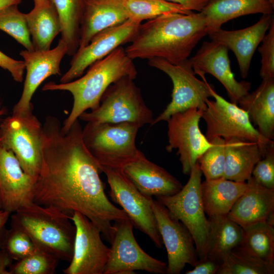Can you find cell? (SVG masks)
Returning a JSON list of instances; mask_svg holds the SVG:
<instances>
[{
  "mask_svg": "<svg viewBox=\"0 0 274 274\" xmlns=\"http://www.w3.org/2000/svg\"><path fill=\"white\" fill-rule=\"evenodd\" d=\"M71 218L55 207L31 202L11 214V226L25 232L36 247L70 262L76 232Z\"/></svg>",
  "mask_w": 274,
  "mask_h": 274,
  "instance_id": "277c9868",
  "label": "cell"
},
{
  "mask_svg": "<svg viewBox=\"0 0 274 274\" xmlns=\"http://www.w3.org/2000/svg\"><path fill=\"white\" fill-rule=\"evenodd\" d=\"M220 266V262L209 256L199 259L194 268L186 271V274H217Z\"/></svg>",
  "mask_w": 274,
  "mask_h": 274,
  "instance_id": "60d3db41",
  "label": "cell"
},
{
  "mask_svg": "<svg viewBox=\"0 0 274 274\" xmlns=\"http://www.w3.org/2000/svg\"><path fill=\"white\" fill-rule=\"evenodd\" d=\"M250 120L264 138L274 139V78L262 80L258 88L238 102Z\"/></svg>",
  "mask_w": 274,
  "mask_h": 274,
  "instance_id": "cb8c5ba5",
  "label": "cell"
},
{
  "mask_svg": "<svg viewBox=\"0 0 274 274\" xmlns=\"http://www.w3.org/2000/svg\"><path fill=\"white\" fill-rule=\"evenodd\" d=\"M202 175L197 162L191 170L187 183L179 192L171 195L156 197L189 230L199 259L205 257L209 226L201 194Z\"/></svg>",
  "mask_w": 274,
  "mask_h": 274,
  "instance_id": "30bf717a",
  "label": "cell"
},
{
  "mask_svg": "<svg viewBox=\"0 0 274 274\" xmlns=\"http://www.w3.org/2000/svg\"><path fill=\"white\" fill-rule=\"evenodd\" d=\"M137 74L133 59L127 55L125 48L120 46L94 62L79 79L65 83L50 82L42 90L67 91L72 94L73 107L62 125V130L66 132L83 113L98 107L103 94L111 84L125 77L134 80Z\"/></svg>",
  "mask_w": 274,
  "mask_h": 274,
  "instance_id": "3957f363",
  "label": "cell"
},
{
  "mask_svg": "<svg viewBox=\"0 0 274 274\" xmlns=\"http://www.w3.org/2000/svg\"><path fill=\"white\" fill-rule=\"evenodd\" d=\"M11 213L3 210H0V248L3 235L6 231V225L10 218Z\"/></svg>",
  "mask_w": 274,
  "mask_h": 274,
  "instance_id": "ee69618b",
  "label": "cell"
},
{
  "mask_svg": "<svg viewBox=\"0 0 274 274\" xmlns=\"http://www.w3.org/2000/svg\"><path fill=\"white\" fill-rule=\"evenodd\" d=\"M101 169L107 176L112 200L122 207L133 226L161 248L163 242L152 207V197L141 193L122 169L101 167Z\"/></svg>",
  "mask_w": 274,
  "mask_h": 274,
  "instance_id": "8fae6325",
  "label": "cell"
},
{
  "mask_svg": "<svg viewBox=\"0 0 274 274\" xmlns=\"http://www.w3.org/2000/svg\"><path fill=\"white\" fill-rule=\"evenodd\" d=\"M141 23L128 19L96 34L86 46L78 49L73 56L70 67L61 77L60 83H67L80 77L94 62L122 45L130 43Z\"/></svg>",
  "mask_w": 274,
  "mask_h": 274,
  "instance_id": "2e32d148",
  "label": "cell"
},
{
  "mask_svg": "<svg viewBox=\"0 0 274 274\" xmlns=\"http://www.w3.org/2000/svg\"><path fill=\"white\" fill-rule=\"evenodd\" d=\"M247 185V182H237L223 177L201 182V194L206 214L208 217L227 215Z\"/></svg>",
  "mask_w": 274,
  "mask_h": 274,
  "instance_id": "4316f807",
  "label": "cell"
},
{
  "mask_svg": "<svg viewBox=\"0 0 274 274\" xmlns=\"http://www.w3.org/2000/svg\"><path fill=\"white\" fill-rule=\"evenodd\" d=\"M243 229V239L238 247L266 262L274 264V225L261 222Z\"/></svg>",
  "mask_w": 274,
  "mask_h": 274,
  "instance_id": "f546056e",
  "label": "cell"
},
{
  "mask_svg": "<svg viewBox=\"0 0 274 274\" xmlns=\"http://www.w3.org/2000/svg\"><path fill=\"white\" fill-rule=\"evenodd\" d=\"M203 110L195 108L172 115L167 122L168 152L177 149L182 171L189 175L199 158L210 147V143L199 128Z\"/></svg>",
  "mask_w": 274,
  "mask_h": 274,
  "instance_id": "4fadbf2b",
  "label": "cell"
},
{
  "mask_svg": "<svg viewBox=\"0 0 274 274\" xmlns=\"http://www.w3.org/2000/svg\"><path fill=\"white\" fill-rule=\"evenodd\" d=\"M273 19L272 14H264L256 23L246 28L235 30H226L221 28L209 35L212 41L225 46L233 52L243 78L248 76L254 52Z\"/></svg>",
  "mask_w": 274,
  "mask_h": 274,
  "instance_id": "44dd1931",
  "label": "cell"
},
{
  "mask_svg": "<svg viewBox=\"0 0 274 274\" xmlns=\"http://www.w3.org/2000/svg\"><path fill=\"white\" fill-rule=\"evenodd\" d=\"M270 3L274 5V0H268Z\"/></svg>",
  "mask_w": 274,
  "mask_h": 274,
  "instance_id": "7dc6e473",
  "label": "cell"
},
{
  "mask_svg": "<svg viewBox=\"0 0 274 274\" xmlns=\"http://www.w3.org/2000/svg\"><path fill=\"white\" fill-rule=\"evenodd\" d=\"M2 210V204H1V200H0V210Z\"/></svg>",
  "mask_w": 274,
  "mask_h": 274,
  "instance_id": "c3c4849f",
  "label": "cell"
},
{
  "mask_svg": "<svg viewBox=\"0 0 274 274\" xmlns=\"http://www.w3.org/2000/svg\"><path fill=\"white\" fill-rule=\"evenodd\" d=\"M179 4L185 9L192 11L201 12L209 0H164Z\"/></svg>",
  "mask_w": 274,
  "mask_h": 274,
  "instance_id": "b9f144b4",
  "label": "cell"
},
{
  "mask_svg": "<svg viewBox=\"0 0 274 274\" xmlns=\"http://www.w3.org/2000/svg\"><path fill=\"white\" fill-rule=\"evenodd\" d=\"M217 274H273L274 264L266 262L237 247L226 254Z\"/></svg>",
  "mask_w": 274,
  "mask_h": 274,
  "instance_id": "1f68e13d",
  "label": "cell"
},
{
  "mask_svg": "<svg viewBox=\"0 0 274 274\" xmlns=\"http://www.w3.org/2000/svg\"><path fill=\"white\" fill-rule=\"evenodd\" d=\"M110 253L103 274H131L141 270L166 273L167 264L145 252L137 243L129 219L114 222Z\"/></svg>",
  "mask_w": 274,
  "mask_h": 274,
  "instance_id": "7c38bea8",
  "label": "cell"
},
{
  "mask_svg": "<svg viewBox=\"0 0 274 274\" xmlns=\"http://www.w3.org/2000/svg\"><path fill=\"white\" fill-rule=\"evenodd\" d=\"M141 127L130 122H87L82 128V139L100 167L122 169L143 154L135 144Z\"/></svg>",
  "mask_w": 274,
  "mask_h": 274,
  "instance_id": "5b68a950",
  "label": "cell"
},
{
  "mask_svg": "<svg viewBox=\"0 0 274 274\" xmlns=\"http://www.w3.org/2000/svg\"><path fill=\"white\" fill-rule=\"evenodd\" d=\"M225 168L223 177L237 182H246L253 169L264 156L259 144L255 142L231 138L225 140Z\"/></svg>",
  "mask_w": 274,
  "mask_h": 274,
  "instance_id": "484cf974",
  "label": "cell"
},
{
  "mask_svg": "<svg viewBox=\"0 0 274 274\" xmlns=\"http://www.w3.org/2000/svg\"><path fill=\"white\" fill-rule=\"evenodd\" d=\"M0 29L12 37L26 50H34L25 14L19 10L18 5L0 11Z\"/></svg>",
  "mask_w": 274,
  "mask_h": 274,
  "instance_id": "836d02e7",
  "label": "cell"
},
{
  "mask_svg": "<svg viewBox=\"0 0 274 274\" xmlns=\"http://www.w3.org/2000/svg\"><path fill=\"white\" fill-rule=\"evenodd\" d=\"M273 8L268 0H209L200 12L209 35L230 20L250 14H271Z\"/></svg>",
  "mask_w": 274,
  "mask_h": 274,
  "instance_id": "d4e9b609",
  "label": "cell"
},
{
  "mask_svg": "<svg viewBox=\"0 0 274 274\" xmlns=\"http://www.w3.org/2000/svg\"><path fill=\"white\" fill-rule=\"evenodd\" d=\"M12 262L11 258L0 248V274H10L9 269Z\"/></svg>",
  "mask_w": 274,
  "mask_h": 274,
  "instance_id": "7bdbcfd3",
  "label": "cell"
},
{
  "mask_svg": "<svg viewBox=\"0 0 274 274\" xmlns=\"http://www.w3.org/2000/svg\"><path fill=\"white\" fill-rule=\"evenodd\" d=\"M213 145L199 158L197 162L206 180L223 177L225 168V143L224 139L216 138Z\"/></svg>",
  "mask_w": 274,
  "mask_h": 274,
  "instance_id": "d590c367",
  "label": "cell"
},
{
  "mask_svg": "<svg viewBox=\"0 0 274 274\" xmlns=\"http://www.w3.org/2000/svg\"><path fill=\"white\" fill-rule=\"evenodd\" d=\"M67 54V47L60 39L52 49L45 51L22 50L20 55L24 59L26 75L21 97L14 106L13 113H19L33 108L32 97L37 89L48 77L60 75V62Z\"/></svg>",
  "mask_w": 274,
  "mask_h": 274,
  "instance_id": "ac0fdd59",
  "label": "cell"
},
{
  "mask_svg": "<svg viewBox=\"0 0 274 274\" xmlns=\"http://www.w3.org/2000/svg\"><path fill=\"white\" fill-rule=\"evenodd\" d=\"M32 109L13 113L0 126V145L12 151L26 174L36 180L42 159L43 125Z\"/></svg>",
  "mask_w": 274,
  "mask_h": 274,
  "instance_id": "52a82bcc",
  "label": "cell"
},
{
  "mask_svg": "<svg viewBox=\"0 0 274 274\" xmlns=\"http://www.w3.org/2000/svg\"><path fill=\"white\" fill-rule=\"evenodd\" d=\"M149 65L167 75L173 85L172 100L164 111L153 121L151 126L167 121L177 113L195 108L204 111L206 101L211 96L212 86L206 79L200 80L195 74L188 59L177 64L171 63L158 57L148 59Z\"/></svg>",
  "mask_w": 274,
  "mask_h": 274,
  "instance_id": "ba28073f",
  "label": "cell"
},
{
  "mask_svg": "<svg viewBox=\"0 0 274 274\" xmlns=\"http://www.w3.org/2000/svg\"><path fill=\"white\" fill-rule=\"evenodd\" d=\"M152 207L167 251L166 273L179 274L186 264L194 266L199 258L189 230L157 200L152 199Z\"/></svg>",
  "mask_w": 274,
  "mask_h": 274,
  "instance_id": "9a60e30c",
  "label": "cell"
},
{
  "mask_svg": "<svg viewBox=\"0 0 274 274\" xmlns=\"http://www.w3.org/2000/svg\"><path fill=\"white\" fill-rule=\"evenodd\" d=\"M128 19L124 0H83L78 49L97 33Z\"/></svg>",
  "mask_w": 274,
  "mask_h": 274,
  "instance_id": "603a6c76",
  "label": "cell"
},
{
  "mask_svg": "<svg viewBox=\"0 0 274 274\" xmlns=\"http://www.w3.org/2000/svg\"><path fill=\"white\" fill-rule=\"evenodd\" d=\"M49 0H33L34 4H39L43 2H47Z\"/></svg>",
  "mask_w": 274,
  "mask_h": 274,
  "instance_id": "bcb514c9",
  "label": "cell"
},
{
  "mask_svg": "<svg viewBox=\"0 0 274 274\" xmlns=\"http://www.w3.org/2000/svg\"><path fill=\"white\" fill-rule=\"evenodd\" d=\"M58 13L61 39L67 47V54L73 56L79 48L83 0H51Z\"/></svg>",
  "mask_w": 274,
  "mask_h": 274,
  "instance_id": "4dcf8cb0",
  "label": "cell"
},
{
  "mask_svg": "<svg viewBox=\"0 0 274 274\" xmlns=\"http://www.w3.org/2000/svg\"><path fill=\"white\" fill-rule=\"evenodd\" d=\"M71 219L76 229L74 252L64 274H103L110 253L101 238L99 228L83 214L76 212Z\"/></svg>",
  "mask_w": 274,
  "mask_h": 274,
  "instance_id": "5bb4252c",
  "label": "cell"
},
{
  "mask_svg": "<svg viewBox=\"0 0 274 274\" xmlns=\"http://www.w3.org/2000/svg\"><path fill=\"white\" fill-rule=\"evenodd\" d=\"M22 0H0V11L12 5H18Z\"/></svg>",
  "mask_w": 274,
  "mask_h": 274,
  "instance_id": "f6af8a7d",
  "label": "cell"
},
{
  "mask_svg": "<svg viewBox=\"0 0 274 274\" xmlns=\"http://www.w3.org/2000/svg\"><path fill=\"white\" fill-rule=\"evenodd\" d=\"M36 180L26 174L14 153L0 145V200L11 214L33 202Z\"/></svg>",
  "mask_w": 274,
  "mask_h": 274,
  "instance_id": "d6986e66",
  "label": "cell"
},
{
  "mask_svg": "<svg viewBox=\"0 0 274 274\" xmlns=\"http://www.w3.org/2000/svg\"><path fill=\"white\" fill-rule=\"evenodd\" d=\"M101 172L84 145L79 119L64 132L56 117H46L42 164L35 183L33 202L55 207L71 217L76 212L83 214L111 243L112 222L129 218L109 200L99 176Z\"/></svg>",
  "mask_w": 274,
  "mask_h": 274,
  "instance_id": "6da1fadb",
  "label": "cell"
},
{
  "mask_svg": "<svg viewBox=\"0 0 274 274\" xmlns=\"http://www.w3.org/2000/svg\"><path fill=\"white\" fill-rule=\"evenodd\" d=\"M247 187L237 199L227 216L243 228L267 222L274 225V189L264 187L251 176Z\"/></svg>",
  "mask_w": 274,
  "mask_h": 274,
  "instance_id": "ffe728a7",
  "label": "cell"
},
{
  "mask_svg": "<svg viewBox=\"0 0 274 274\" xmlns=\"http://www.w3.org/2000/svg\"><path fill=\"white\" fill-rule=\"evenodd\" d=\"M1 248L12 260L17 261L32 253L37 247L25 232L11 226L4 233Z\"/></svg>",
  "mask_w": 274,
  "mask_h": 274,
  "instance_id": "8d00e7d4",
  "label": "cell"
},
{
  "mask_svg": "<svg viewBox=\"0 0 274 274\" xmlns=\"http://www.w3.org/2000/svg\"><path fill=\"white\" fill-rule=\"evenodd\" d=\"M128 19L141 23L169 13H192L182 6L164 0H124Z\"/></svg>",
  "mask_w": 274,
  "mask_h": 274,
  "instance_id": "d6a6232c",
  "label": "cell"
},
{
  "mask_svg": "<svg viewBox=\"0 0 274 274\" xmlns=\"http://www.w3.org/2000/svg\"><path fill=\"white\" fill-rule=\"evenodd\" d=\"M122 170L138 190L148 197L173 195L183 187L177 178L144 154Z\"/></svg>",
  "mask_w": 274,
  "mask_h": 274,
  "instance_id": "7402d4cb",
  "label": "cell"
},
{
  "mask_svg": "<svg viewBox=\"0 0 274 274\" xmlns=\"http://www.w3.org/2000/svg\"><path fill=\"white\" fill-rule=\"evenodd\" d=\"M208 220L205 256L215 259L220 263L226 254L240 245L244 229L227 215L208 217Z\"/></svg>",
  "mask_w": 274,
  "mask_h": 274,
  "instance_id": "f1b7e54d",
  "label": "cell"
},
{
  "mask_svg": "<svg viewBox=\"0 0 274 274\" xmlns=\"http://www.w3.org/2000/svg\"><path fill=\"white\" fill-rule=\"evenodd\" d=\"M59 259L52 254L36 248L30 254L11 264L10 274H53Z\"/></svg>",
  "mask_w": 274,
  "mask_h": 274,
  "instance_id": "e575fe53",
  "label": "cell"
},
{
  "mask_svg": "<svg viewBox=\"0 0 274 274\" xmlns=\"http://www.w3.org/2000/svg\"><path fill=\"white\" fill-rule=\"evenodd\" d=\"M25 16L34 50L50 49L52 41L61 31L60 18L52 2L35 4Z\"/></svg>",
  "mask_w": 274,
  "mask_h": 274,
  "instance_id": "83f0119b",
  "label": "cell"
},
{
  "mask_svg": "<svg viewBox=\"0 0 274 274\" xmlns=\"http://www.w3.org/2000/svg\"><path fill=\"white\" fill-rule=\"evenodd\" d=\"M133 80L125 77L111 84L103 94L98 107L83 113L79 119L94 123L130 122L141 127L151 125L153 113Z\"/></svg>",
  "mask_w": 274,
  "mask_h": 274,
  "instance_id": "8992f818",
  "label": "cell"
},
{
  "mask_svg": "<svg viewBox=\"0 0 274 274\" xmlns=\"http://www.w3.org/2000/svg\"><path fill=\"white\" fill-rule=\"evenodd\" d=\"M228 49L215 42L204 41L196 54L189 60L195 74L202 79L206 74L215 77L225 87L230 101L237 105L238 101L251 89L250 83L237 81L231 71Z\"/></svg>",
  "mask_w": 274,
  "mask_h": 274,
  "instance_id": "e0dca14e",
  "label": "cell"
},
{
  "mask_svg": "<svg viewBox=\"0 0 274 274\" xmlns=\"http://www.w3.org/2000/svg\"><path fill=\"white\" fill-rule=\"evenodd\" d=\"M207 35L201 12L166 13L141 23L125 51L132 59L158 57L177 64L187 59Z\"/></svg>",
  "mask_w": 274,
  "mask_h": 274,
  "instance_id": "7a4b0ae2",
  "label": "cell"
},
{
  "mask_svg": "<svg viewBox=\"0 0 274 274\" xmlns=\"http://www.w3.org/2000/svg\"><path fill=\"white\" fill-rule=\"evenodd\" d=\"M0 67L8 70L15 81L22 82L25 70L23 60L14 59L0 51Z\"/></svg>",
  "mask_w": 274,
  "mask_h": 274,
  "instance_id": "ab89813d",
  "label": "cell"
},
{
  "mask_svg": "<svg viewBox=\"0 0 274 274\" xmlns=\"http://www.w3.org/2000/svg\"><path fill=\"white\" fill-rule=\"evenodd\" d=\"M210 90L214 100H207V107L201 116L206 123L205 136L208 140L210 142L216 138L225 140L236 138L257 142L265 155L268 148L274 144L273 141L266 139L259 133L245 110L226 100L213 87Z\"/></svg>",
  "mask_w": 274,
  "mask_h": 274,
  "instance_id": "9c48e42d",
  "label": "cell"
},
{
  "mask_svg": "<svg viewBox=\"0 0 274 274\" xmlns=\"http://www.w3.org/2000/svg\"><path fill=\"white\" fill-rule=\"evenodd\" d=\"M252 177L264 187L274 189V144L268 148L264 157L257 162Z\"/></svg>",
  "mask_w": 274,
  "mask_h": 274,
  "instance_id": "f35d334b",
  "label": "cell"
},
{
  "mask_svg": "<svg viewBox=\"0 0 274 274\" xmlns=\"http://www.w3.org/2000/svg\"><path fill=\"white\" fill-rule=\"evenodd\" d=\"M258 48L261 55V67L259 76L262 80L274 78V19L270 23L268 32L262 40Z\"/></svg>",
  "mask_w": 274,
  "mask_h": 274,
  "instance_id": "74e56055",
  "label": "cell"
}]
</instances>
